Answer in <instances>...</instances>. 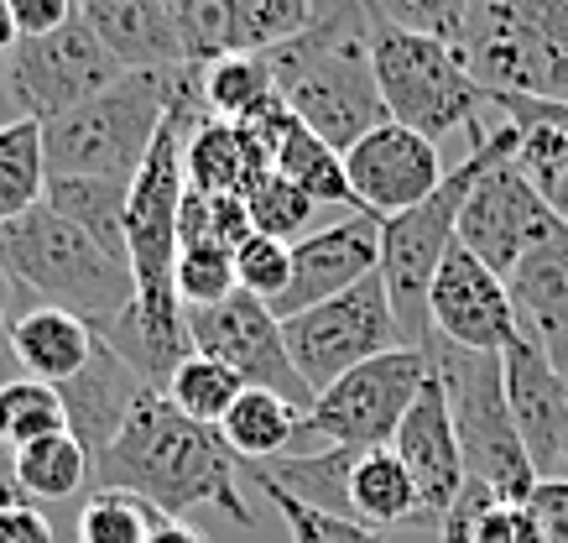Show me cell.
<instances>
[{"mask_svg":"<svg viewBox=\"0 0 568 543\" xmlns=\"http://www.w3.org/2000/svg\"><path fill=\"white\" fill-rule=\"evenodd\" d=\"M48 434H69V413H63V392L37 376H6L0 382V444L21 450Z\"/></svg>","mask_w":568,"mask_h":543,"instance_id":"cell-33","label":"cell"},{"mask_svg":"<svg viewBox=\"0 0 568 543\" xmlns=\"http://www.w3.org/2000/svg\"><path fill=\"white\" fill-rule=\"evenodd\" d=\"M178 303L183 309H209L224 303L235 293V251H224L214 241H193L178 251V272H173Z\"/></svg>","mask_w":568,"mask_h":543,"instance_id":"cell-39","label":"cell"},{"mask_svg":"<svg viewBox=\"0 0 568 543\" xmlns=\"http://www.w3.org/2000/svg\"><path fill=\"white\" fill-rule=\"evenodd\" d=\"M183 173H189L193 193H251L261 178L272 173V152L261 147L245 125H224V121H204L189 137L183 152Z\"/></svg>","mask_w":568,"mask_h":543,"instance_id":"cell-23","label":"cell"},{"mask_svg":"<svg viewBox=\"0 0 568 543\" xmlns=\"http://www.w3.org/2000/svg\"><path fill=\"white\" fill-rule=\"evenodd\" d=\"M63 392V413H69V434L84 444L89 465L115 444V434L125 429V419L136 413V403L146 398V392H156L141 371H131L121 361V355L110 351V345H94V355H89V366L73 376V382L58 386Z\"/></svg>","mask_w":568,"mask_h":543,"instance_id":"cell-19","label":"cell"},{"mask_svg":"<svg viewBox=\"0 0 568 543\" xmlns=\"http://www.w3.org/2000/svg\"><path fill=\"white\" fill-rule=\"evenodd\" d=\"M500 121L517 131V168L532 183L568 168V105L564 100H537V94H490Z\"/></svg>","mask_w":568,"mask_h":543,"instance_id":"cell-24","label":"cell"},{"mask_svg":"<svg viewBox=\"0 0 568 543\" xmlns=\"http://www.w3.org/2000/svg\"><path fill=\"white\" fill-rule=\"evenodd\" d=\"M183 319H189V340L199 355H214V361H224L245 386L276 392V398L297 403L303 413L313 408V392H308V382L297 376L293 355H287L282 319L272 314V303H261L235 288L224 303L183 309Z\"/></svg>","mask_w":568,"mask_h":543,"instance_id":"cell-13","label":"cell"},{"mask_svg":"<svg viewBox=\"0 0 568 543\" xmlns=\"http://www.w3.org/2000/svg\"><path fill=\"white\" fill-rule=\"evenodd\" d=\"M220 434L235 450V460H276V455H287V444L303 434V408L276 398V392L245 386L241 398H235V408L224 413Z\"/></svg>","mask_w":568,"mask_h":543,"instance_id":"cell-29","label":"cell"},{"mask_svg":"<svg viewBox=\"0 0 568 543\" xmlns=\"http://www.w3.org/2000/svg\"><path fill=\"white\" fill-rule=\"evenodd\" d=\"M121 73L125 69L104 53V42L84 27V17H73L69 27L48 37H21L6 53V94H11L17 121L48 125L104 94Z\"/></svg>","mask_w":568,"mask_h":543,"instance_id":"cell-11","label":"cell"},{"mask_svg":"<svg viewBox=\"0 0 568 543\" xmlns=\"http://www.w3.org/2000/svg\"><path fill=\"white\" fill-rule=\"evenodd\" d=\"M79 17L125 73L189 63L168 0H79Z\"/></svg>","mask_w":568,"mask_h":543,"instance_id":"cell-20","label":"cell"},{"mask_svg":"<svg viewBox=\"0 0 568 543\" xmlns=\"http://www.w3.org/2000/svg\"><path fill=\"white\" fill-rule=\"evenodd\" d=\"M0 543H52V523L27 496L0 502Z\"/></svg>","mask_w":568,"mask_h":543,"instance_id":"cell-46","label":"cell"},{"mask_svg":"<svg viewBox=\"0 0 568 543\" xmlns=\"http://www.w3.org/2000/svg\"><path fill=\"white\" fill-rule=\"evenodd\" d=\"M48 193V152H42V125L11 121L0 125V225L17 214L37 210Z\"/></svg>","mask_w":568,"mask_h":543,"instance_id":"cell-32","label":"cell"},{"mask_svg":"<svg viewBox=\"0 0 568 543\" xmlns=\"http://www.w3.org/2000/svg\"><path fill=\"white\" fill-rule=\"evenodd\" d=\"M241 481H251V486L272 502L276 517L287 523V539H293V543H386V533H381V527H371V523H361V517L318 512V507H308V502L287 496V491L272 486V481H266L251 460H241Z\"/></svg>","mask_w":568,"mask_h":543,"instance_id":"cell-34","label":"cell"},{"mask_svg":"<svg viewBox=\"0 0 568 543\" xmlns=\"http://www.w3.org/2000/svg\"><path fill=\"white\" fill-rule=\"evenodd\" d=\"M454 48L485 94L568 105V0H469Z\"/></svg>","mask_w":568,"mask_h":543,"instance_id":"cell-6","label":"cell"},{"mask_svg":"<svg viewBox=\"0 0 568 543\" xmlns=\"http://www.w3.org/2000/svg\"><path fill=\"white\" fill-rule=\"evenodd\" d=\"M413 11V27L417 32H438V37H459V21H465V6L469 0H402Z\"/></svg>","mask_w":568,"mask_h":543,"instance_id":"cell-47","label":"cell"},{"mask_svg":"<svg viewBox=\"0 0 568 543\" xmlns=\"http://www.w3.org/2000/svg\"><path fill=\"white\" fill-rule=\"evenodd\" d=\"M282 340H287V355H293L297 376L318 398L324 386H334L355 366L396 351L402 330H396L386 282H381V272H371V278L345 288V293H334V299L313 303L303 314L282 319Z\"/></svg>","mask_w":568,"mask_h":543,"instance_id":"cell-9","label":"cell"},{"mask_svg":"<svg viewBox=\"0 0 568 543\" xmlns=\"http://www.w3.org/2000/svg\"><path fill=\"white\" fill-rule=\"evenodd\" d=\"M266 63H272V84L282 94V105L328 147L349 152L365 131L386 125V105H381L365 37L308 27L303 37L272 48Z\"/></svg>","mask_w":568,"mask_h":543,"instance_id":"cell-4","label":"cell"},{"mask_svg":"<svg viewBox=\"0 0 568 543\" xmlns=\"http://www.w3.org/2000/svg\"><path fill=\"white\" fill-rule=\"evenodd\" d=\"M506 293L521 334H532L537 351L568 376V230L558 241L537 245L532 257H521L517 272L506 278Z\"/></svg>","mask_w":568,"mask_h":543,"instance_id":"cell-21","label":"cell"},{"mask_svg":"<svg viewBox=\"0 0 568 543\" xmlns=\"http://www.w3.org/2000/svg\"><path fill=\"white\" fill-rule=\"evenodd\" d=\"M371 69L386 121L407 125L417 137H448L490 105V94L475 73L465 69L459 48L438 32H417V27H386L371 37Z\"/></svg>","mask_w":568,"mask_h":543,"instance_id":"cell-8","label":"cell"},{"mask_svg":"<svg viewBox=\"0 0 568 543\" xmlns=\"http://www.w3.org/2000/svg\"><path fill=\"white\" fill-rule=\"evenodd\" d=\"M0 272L21 293H37L52 309H69V314L89 319L94 330H104L110 319L136 303L131 267L110 257L73 220H63L52 204H37L0 225Z\"/></svg>","mask_w":568,"mask_h":543,"instance_id":"cell-3","label":"cell"},{"mask_svg":"<svg viewBox=\"0 0 568 543\" xmlns=\"http://www.w3.org/2000/svg\"><path fill=\"white\" fill-rule=\"evenodd\" d=\"M349 507H355L361 523L381 527V533H392L402 523H417V486H413V475H407V465L392 455V444L355 455Z\"/></svg>","mask_w":568,"mask_h":543,"instance_id":"cell-27","label":"cell"},{"mask_svg":"<svg viewBox=\"0 0 568 543\" xmlns=\"http://www.w3.org/2000/svg\"><path fill=\"white\" fill-rule=\"evenodd\" d=\"M178 235H183V245L193 241H214L224 245V251H235V245H245L251 235H256V225H251V210H245L241 193H183V214H178Z\"/></svg>","mask_w":568,"mask_h":543,"instance_id":"cell-37","label":"cell"},{"mask_svg":"<svg viewBox=\"0 0 568 543\" xmlns=\"http://www.w3.org/2000/svg\"><path fill=\"white\" fill-rule=\"evenodd\" d=\"M11 481L27 502H69L89 481V455L73 434H48L37 444L11 450Z\"/></svg>","mask_w":568,"mask_h":543,"instance_id":"cell-31","label":"cell"},{"mask_svg":"<svg viewBox=\"0 0 568 543\" xmlns=\"http://www.w3.org/2000/svg\"><path fill=\"white\" fill-rule=\"evenodd\" d=\"M245 210H251V225H256V235H272V241L297 245L303 235H308L318 204H313V199L297 189V183H287L282 173H266L256 189L245 193Z\"/></svg>","mask_w":568,"mask_h":543,"instance_id":"cell-38","label":"cell"},{"mask_svg":"<svg viewBox=\"0 0 568 543\" xmlns=\"http://www.w3.org/2000/svg\"><path fill=\"white\" fill-rule=\"evenodd\" d=\"M500 376H506V403H511V419H517L537 475L542 481L568 475V376L521 330L500 351Z\"/></svg>","mask_w":568,"mask_h":543,"instance_id":"cell-16","label":"cell"},{"mask_svg":"<svg viewBox=\"0 0 568 543\" xmlns=\"http://www.w3.org/2000/svg\"><path fill=\"white\" fill-rule=\"evenodd\" d=\"M345 173H349V193H355V210L381 225V220L417 210L448 178V168L438 158V141L386 121L376 131H365L345 152Z\"/></svg>","mask_w":568,"mask_h":543,"instance_id":"cell-14","label":"cell"},{"mask_svg":"<svg viewBox=\"0 0 568 543\" xmlns=\"http://www.w3.org/2000/svg\"><path fill=\"white\" fill-rule=\"evenodd\" d=\"M293 282V245L272 241V235H251L245 245H235V288L251 293L261 303H276Z\"/></svg>","mask_w":568,"mask_h":543,"instance_id":"cell-41","label":"cell"},{"mask_svg":"<svg viewBox=\"0 0 568 543\" xmlns=\"http://www.w3.org/2000/svg\"><path fill=\"white\" fill-rule=\"evenodd\" d=\"M313 27H328V32H349V37H371L386 32V27H413V11L402 0H308Z\"/></svg>","mask_w":568,"mask_h":543,"instance_id":"cell-42","label":"cell"},{"mask_svg":"<svg viewBox=\"0 0 568 543\" xmlns=\"http://www.w3.org/2000/svg\"><path fill=\"white\" fill-rule=\"evenodd\" d=\"M386 543H444V533H438V523H402L392 527Z\"/></svg>","mask_w":568,"mask_h":543,"instance_id":"cell-52","label":"cell"},{"mask_svg":"<svg viewBox=\"0 0 568 543\" xmlns=\"http://www.w3.org/2000/svg\"><path fill=\"white\" fill-rule=\"evenodd\" d=\"M272 173H282L287 183H297L318 210H355L345 152L328 147L324 137H313L303 121H293L287 131H282V141H276V152H272Z\"/></svg>","mask_w":568,"mask_h":543,"instance_id":"cell-25","label":"cell"},{"mask_svg":"<svg viewBox=\"0 0 568 543\" xmlns=\"http://www.w3.org/2000/svg\"><path fill=\"white\" fill-rule=\"evenodd\" d=\"M21 42V32H17V21H11V6H6V0H0V58L11 53V48H17Z\"/></svg>","mask_w":568,"mask_h":543,"instance_id":"cell-53","label":"cell"},{"mask_svg":"<svg viewBox=\"0 0 568 543\" xmlns=\"http://www.w3.org/2000/svg\"><path fill=\"white\" fill-rule=\"evenodd\" d=\"M168 73L131 69L79 110L42 125L48 178H121L136 183L156 131L168 121Z\"/></svg>","mask_w":568,"mask_h":543,"instance_id":"cell-7","label":"cell"},{"mask_svg":"<svg viewBox=\"0 0 568 543\" xmlns=\"http://www.w3.org/2000/svg\"><path fill=\"white\" fill-rule=\"evenodd\" d=\"M537 189H542V199H548V210L568 225V168H564V173H552V178H542Z\"/></svg>","mask_w":568,"mask_h":543,"instance_id":"cell-51","label":"cell"},{"mask_svg":"<svg viewBox=\"0 0 568 543\" xmlns=\"http://www.w3.org/2000/svg\"><path fill=\"white\" fill-rule=\"evenodd\" d=\"M42 204H52L63 220H73L110 257L125 262V204H131V183H121V178H48Z\"/></svg>","mask_w":568,"mask_h":543,"instance_id":"cell-26","label":"cell"},{"mask_svg":"<svg viewBox=\"0 0 568 543\" xmlns=\"http://www.w3.org/2000/svg\"><path fill=\"white\" fill-rule=\"evenodd\" d=\"M532 517L542 523L548 543H568V475H552V481H537V491L527 496Z\"/></svg>","mask_w":568,"mask_h":543,"instance_id":"cell-45","label":"cell"},{"mask_svg":"<svg viewBox=\"0 0 568 543\" xmlns=\"http://www.w3.org/2000/svg\"><path fill=\"white\" fill-rule=\"evenodd\" d=\"M506 158H517V131H511V125L500 121L490 137L475 131L469 158L459 162V168H448V178L417 204V210L396 214V220H381V282H386V299H392L402 345H413V351L428 345V334H433L428 293H433V278H438L444 257L454 251L459 210H465L475 178Z\"/></svg>","mask_w":568,"mask_h":543,"instance_id":"cell-2","label":"cell"},{"mask_svg":"<svg viewBox=\"0 0 568 543\" xmlns=\"http://www.w3.org/2000/svg\"><path fill=\"white\" fill-rule=\"evenodd\" d=\"M475 543H548V533H542L527 502H496V507L480 512Z\"/></svg>","mask_w":568,"mask_h":543,"instance_id":"cell-43","label":"cell"},{"mask_svg":"<svg viewBox=\"0 0 568 543\" xmlns=\"http://www.w3.org/2000/svg\"><path fill=\"white\" fill-rule=\"evenodd\" d=\"M428 371L444 382L448 413H454V434H459V455L465 475L480 481L500 502H527L537 491V465L521 444V429L506 403V376H500V355L465 351L444 334H428Z\"/></svg>","mask_w":568,"mask_h":543,"instance_id":"cell-5","label":"cell"},{"mask_svg":"<svg viewBox=\"0 0 568 543\" xmlns=\"http://www.w3.org/2000/svg\"><path fill=\"white\" fill-rule=\"evenodd\" d=\"M371 272H381V225L376 220H339V225L308 230L303 241L293 245V282L287 293L272 303L276 319H293L313 303L345 293L355 282H365Z\"/></svg>","mask_w":568,"mask_h":543,"instance_id":"cell-18","label":"cell"},{"mask_svg":"<svg viewBox=\"0 0 568 543\" xmlns=\"http://www.w3.org/2000/svg\"><path fill=\"white\" fill-rule=\"evenodd\" d=\"M6 376H17V361H11V355H0V382H6ZM11 496H17V481H11V450L0 444V502H11Z\"/></svg>","mask_w":568,"mask_h":543,"instance_id":"cell-50","label":"cell"},{"mask_svg":"<svg viewBox=\"0 0 568 543\" xmlns=\"http://www.w3.org/2000/svg\"><path fill=\"white\" fill-rule=\"evenodd\" d=\"M392 455L407 465L417 486V523H444L454 496L465 491V455H459V434H454V413H448L444 382L428 371V382L407 408L402 429L392 434Z\"/></svg>","mask_w":568,"mask_h":543,"instance_id":"cell-17","label":"cell"},{"mask_svg":"<svg viewBox=\"0 0 568 543\" xmlns=\"http://www.w3.org/2000/svg\"><path fill=\"white\" fill-rule=\"evenodd\" d=\"M162 392H168V403H173L183 419L220 429L224 413H230V408H235V398L245 392V382H241V376H235L230 366H224V361H214V355H199V351H193L189 361L173 371V382L162 386Z\"/></svg>","mask_w":568,"mask_h":543,"instance_id":"cell-35","label":"cell"},{"mask_svg":"<svg viewBox=\"0 0 568 543\" xmlns=\"http://www.w3.org/2000/svg\"><path fill=\"white\" fill-rule=\"evenodd\" d=\"M17 299H21V288L6 278V272H0V355H11V351H6V340H11V324L21 319Z\"/></svg>","mask_w":568,"mask_h":543,"instance_id":"cell-48","label":"cell"},{"mask_svg":"<svg viewBox=\"0 0 568 543\" xmlns=\"http://www.w3.org/2000/svg\"><path fill=\"white\" fill-rule=\"evenodd\" d=\"M146 543H209L199 527H189V517H156L152 539Z\"/></svg>","mask_w":568,"mask_h":543,"instance_id":"cell-49","label":"cell"},{"mask_svg":"<svg viewBox=\"0 0 568 543\" xmlns=\"http://www.w3.org/2000/svg\"><path fill=\"white\" fill-rule=\"evenodd\" d=\"M428 319H433V334H444L454 345L485 351V355H500L521 330L517 309H511V293H506V278H496L459 241H454V251L444 257L438 278H433Z\"/></svg>","mask_w":568,"mask_h":543,"instance_id":"cell-15","label":"cell"},{"mask_svg":"<svg viewBox=\"0 0 568 543\" xmlns=\"http://www.w3.org/2000/svg\"><path fill=\"white\" fill-rule=\"evenodd\" d=\"M355 455H361V450L328 444L318 455H276V460H251V465H256L272 486L297 496V502H308V507H318V512L355 517V507H349V471H355Z\"/></svg>","mask_w":568,"mask_h":543,"instance_id":"cell-28","label":"cell"},{"mask_svg":"<svg viewBox=\"0 0 568 543\" xmlns=\"http://www.w3.org/2000/svg\"><path fill=\"white\" fill-rule=\"evenodd\" d=\"M235 27H241L245 53H272L313 27L308 0H235Z\"/></svg>","mask_w":568,"mask_h":543,"instance_id":"cell-40","label":"cell"},{"mask_svg":"<svg viewBox=\"0 0 568 543\" xmlns=\"http://www.w3.org/2000/svg\"><path fill=\"white\" fill-rule=\"evenodd\" d=\"M21 37H48L79 17V0H6Z\"/></svg>","mask_w":568,"mask_h":543,"instance_id":"cell-44","label":"cell"},{"mask_svg":"<svg viewBox=\"0 0 568 543\" xmlns=\"http://www.w3.org/2000/svg\"><path fill=\"white\" fill-rule=\"evenodd\" d=\"M199 84H204V105H209V121H224V125H245L256 121L261 110L276 100V84H272V63L266 53H224L214 63L199 69Z\"/></svg>","mask_w":568,"mask_h":543,"instance_id":"cell-30","label":"cell"},{"mask_svg":"<svg viewBox=\"0 0 568 543\" xmlns=\"http://www.w3.org/2000/svg\"><path fill=\"white\" fill-rule=\"evenodd\" d=\"M89 491H136L162 517H189L193 507H220L241 527L256 512L241 502V460L220 429L183 419L168 392H146L125 419L115 444L89 465Z\"/></svg>","mask_w":568,"mask_h":543,"instance_id":"cell-1","label":"cell"},{"mask_svg":"<svg viewBox=\"0 0 568 543\" xmlns=\"http://www.w3.org/2000/svg\"><path fill=\"white\" fill-rule=\"evenodd\" d=\"M162 512L146 507L136 491H89L79 507V543H146Z\"/></svg>","mask_w":568,"mask_h":543,"instance_id":"cell-36","label":"cell"},{"mask_svg":"<svg viewBox=\"0 0 568 543\" xmlns=\"http://www.w3.org/2000/svg\"><path fill=\"white\" fill-rule=\"evenodd\" d=\"M94 345H100L94 324L69 314V309H52V303L27 309L11 324V340H6V351H11L21 376H37V382H52V386L73 382L89 366Z\"/></svg>","mask_w":568,"mask_h":543,"instance_id":"cell-22","label":"cell"},{"mask_svg":"<svg viewBox=\"0 0 568 543\" xmlns=\"http://www.w3.org/2000/svg\"><path fill=\"white\" fill-rule=\"evenodd\" d=\"M564 220L548 210V199L532 178L517 168V158L496 162L475 178L465 210H459V235L469 257H480L496 278H511L521 257H532L537 245H548L564 235Z\"/></svg>","mask_w":568,"mask_h":543,"instance_id":"cell-12","label":"cell"},{"mask_svg":"<svg viewBox=\"0 0 568 543\" xmlns=\"http://www.w3.org/2000/svg\"><path fill=\"white\" fill-rule=\"evenodd\" d=\"M423 382H428V355L413 345H396V351L339 376L334 386H324L303 413V434H318L339 450H381L402 429Z\"/></svg>","mask_w":568,"mask_h":543,"instance_id":"cell-10","label":"cell"}]
</instances>
